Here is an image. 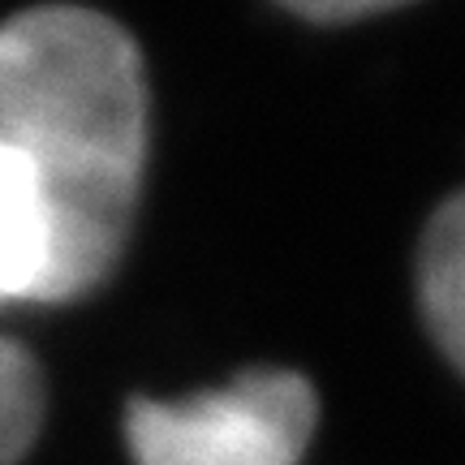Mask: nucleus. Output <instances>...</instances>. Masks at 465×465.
<instances>
[{
    "instance_id": "f257e3e1",
    "label": "nucleus",
    "mask_w": 465,
    "mask_h": 465,
    "mask_svg": "<svg viewBox=\"0 0 465 465\" xmlns=\"http://www.w3.org/2000/svg\"><path fill=\"white\" fill-rule=\"evenodd\" d=\"M0 143L48 199L52 306L83 302L130 250L151 147L147 65L116 17L31 5L0 22Z\"/></svg>"
},
{
    "instance_id": "f03ea898",
    "label": "nucleus",
    "mask_w": 465,
    "mask_h": 465,
    "mask_svg": "<svg viewBox=\"0 0 465 465\" xmlns=\"http://www.w3.org/2000/svg\"><path fill=\"white\" fill-rule=\"evenodd\" d=\"M315 383L284 366H250L212 392L125 401L134 465H298L315 440Z\"/></svg>"
},
{
    "instance_id": "7ed1b4c3",
    "label": "nucleus",
    "mask_w": 465,
    "mask_h": 465,
    "mask_svg": "<svg viewBox=\"0 0 465 465\" xmlns=\"http://www.w3.org/2000/svg\"><path fill=\"white\" fill-rule=\"evenodd\" d=\"M52 259L56 232L48 199L26 155L0 143V311L52 306Z\"/></svg>"
},
{
    "instance_id": "20e7f679",
    "label": "nucleus",
    "mask_w": 465,
    "mask_h": 465,
    "mask_svg": "<svg viewBox=\"0 0 465 465\" xmlns=\"http://www.w3.org/2000/svg\"><path fill=\"white\" fill-rule=\"evenodd\" d=\"M418 302L440 353L465 375V190L440 203L422 229Z\"/></svg>"
},
{
    "instance_id": "39448f33",
    "label": "nucleus",
    "mask_w": 465,
    "mask_h": 465,
    "mask_svg": "<svg viewBox=\"0 0 465 465\" xmlns=\"http://www.w3.org/2000/svg\"><path fill=\"white\" fill-rule=\"evenodd\" d=\"M48 418L44 366L17 336H0V465H22Z\"/></svg>"
},
{
    "instance_id": "423d86ee",
    "label": "nucleus",
    "mask_w": 465,
    "mask_h": 465,
    "mask_svg": "<svg viewBox=\"0 0 465 465\" xmlns=\"http://www.w3.org/2000/svg\"><path fill=\"white\" fill-rule=\"evenodd\" d=\"M289 14L311 17V22H353V17L380 14V9H392V5H405V0H281Z\"/></svg>"
}]
</instances>
